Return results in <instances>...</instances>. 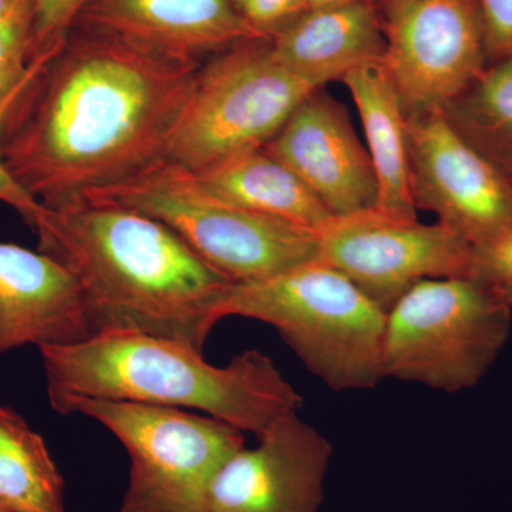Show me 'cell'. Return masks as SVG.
<instances>
[{
	"label": "cell",
	"instance_id": "ffe728a7",
	"mask_svg": "<svg viewBox=\"0 0 512 512\" xmlns=\"http://www.w3.org/2000/svg\"><path fill=\"white\" fill-rule=\"evenodd\" d=\"M441 110L467 144L512 180V55L485 64Z\"/></svg>",
	"mask_w": 512,
	"mask_h": 512
},
{
	"label": "cell",
	"instance_id": "9c48e42d",
	"mask_svg": "<svg viewBox=\"0 0 512 512\" xmlns=\"http://www.w3.org/2000/svg\"><path fill=\"white\" fill-rule=\"evenodd\" d=\"M383 72L406 116L443 109L488 63L478 0H376Z\"/></svg>",
	"mask_w": 512,
	"mask_h": 512
},
{
	"label": "cell",
	"instance_id": "e0dca14e",
	"mask_svg": "<svg viewBox=\"0 0 512 512\" xmlns=\"http://www.w3.org/2000/svg\"><path fill=\"white\" fill-rule=\"evenodd\" d=\"M365 128L377 178L375 208L394 217L416 220L410 181L407 117L402 101L380 64L363 66L343 77Z\"/></svg>",
	"mask_w": 512,
	"mask_h": 512
},
{
	"label": "cell",
	"instance_id": "d6986e66",
	"mask_svg": "<svg viewBox=\"0 0 512 512\" xmlns=\"http://www.w3.org/2000/svg\"><path fill=\"white\" fill-rule=\"evenodd\" d=\"M0 507L5 512H66L63 477L45 440L15 410L2 406Z\"/></svg>",
	"mask_w": 512,
	"mask_h": 512
},
{
	"label": "cell",
	"instance_id": "484cf974",
	"mask_svg": "<svg viewBox=\"0 0 512 512\" xmlns=\"http://www.w3.org/2000/svg\"><path fill=\"white\" fill-rule=\"evenodd\" d=\"M483 15L488 62L512 55V0H478Z\"/></svg>",
	"mask_w": 512,
	"mask_h": 512
},
{
	"label": "cell",
	"instance_id": "4fadbf2b",
	"mask_svg": "<svg viewBox=\"0 0 512 512\" xmlns=\"http://www.w3.org/2000/svg\"><path fill=\"white\" fill-rule=\"evenodd\" d=\"M291 168L332 215L369 210L377 202V178L348 111L322 87L296 107L264 147Z\"/></svg>",
	"mask_w": 512,
	"mask_h": 512
},
{
	"label": "cell",
	"instance_id": "7a4b0ae2",
	"mask_svg": "<svg viewBox=\"0 0 512 512\" xmlns=\"http://www.w3.org/2000/svg\"><path fill=\"white\" fill-rule=\"evenodd\" d=\"M32 228L39 251L76 278L90 333H143L204 352L228 278L141 212L114 205L47 208Z\"/></svg>",
	"mask_w": 512,
	"mask_h": 512
},
{
	"label": "cell",
	"instance_id": "5bb4252c",
	"mask_svg": "<svg viewBox=\"0 0 512 512\" xmlns=\"http://www.w3.org/2000/svg\"><path fill=\"white\" fill-rule=\"evenodd\" d=\"M90 336L76 278L45 252L0 242V356Z\"/></svg>",
	"mask_w": 512,
	"mask_h": 512
},
{
	"label": "cell",
	"instance_id": "83f0119b",
	"mask_svg": "<svg viewBox=\"0 0 512 512\" xmlns=\"http://www.w3.org/2000/svg\"><path fill=\"white\" fill-rule=\"evenodd\" d=\"M376 2V0H309V9L325 8V6L346 5V3Z\"/></svg>",
	"mask_w": 512,
	"mask_h": 512
},
{
	"label": "cell",
	"instance_id": "cb8c5ba5",
	"mask_svg": "<svg viewBox=\"0 0 512 512\" xmlns=\"http://www.w3.org/2000/svg\"><path fill=\"white\" fill-rule=\"evenodd\" d=\"M468 276L495 292L512 282V228L493 241L473 248Z\"/></svg>",
	"mask_w": 512,
	"mask_h": 512
},
{
	"label": "cell",
	"instance_id": "6da1fadb",
	"mask_svg": "<svg viewBox=\"0 0 512 512\" xmlns=\"http://www.w3.org/2000/svg\"><path fill=\"white\" fill-rule=\"evenodd\" d=\"M201 64L77 20L33 60L3 123V163L47 208L123 183L167 160Z\"/></svg>",
	"mask_w": 512,
	"mask_h": 512
},
{
	"label": "cell",
	"instance_id": "9a60e30c",
	"mask_svg": "<svg viewBox=\"0 0 512 512\" xmlns=\"http://www.w3.org/2000/svg\"><path fill=\"white\" fill-rule=\"evenodd\" d=\"M79 20L154 52L201 63L238 43L268 40L229 0H94Z\"/></svg>",
	"mask_w": 512,
	"mask_h": 512
},
{
	"label": "cell",
	"instance_id": "ba28073f",
	"mask_svg": "<svg viewBox=\"0 0 512 512\" xmlns=\"http://www.w3.org/2000/svg\"><path fill=\"white\" fill-rule=\"evenodd\" d=\"M318 87L276 59L269 40H248L201 64L168 163L200 173L272 140Z\"/></svg>",
	"mask_w": 512,
	"mask_h": 512
},
{
	"label": "cell",
	"instance_id": "277c9868",
	"mask_svg": "<svg viewBox=\"0 0 512 512\" xmlns=\"http://www.w3.org/2000/svg\"><path fill=\"white\" fill-rule=\"evenodd\" d=\"M218 316L274 326L306 369L336 392L373 389L384 379L386 311L319 259L261 281L232 282Z\"/></svg>",
	"mask_w": 512,
	"mask_h": 512
},
{
	"label": "cell",
	"instance_id": "2e32d148",
	"mask_svg": "<svg viewBox=\"0 0 512 512\" xmlns=\"http://www.w3.org/2000/svg\"><path fill=\"white\" fill-rule=\"evenodd\" d=\"M269 42L286 69L318 89L359 67L382 64L386 50L376 2L306 10Z\"/></svg>",
	"mask_w": 512,
	"mask_h": 512
},
{
	"label": "cell",
	"instance_id": "5b68a950",
	"mask_svg": "<svg viewBox=\"0 0 512 512\" xmlns=\"http://www.w3.org/2000/svg\"><path fill=\"white\" fill-rule=\"evenodd\" d=\"M114 205L156 218L234 284L261 281L318 259L315 229L212 197L191 171L163 161L79 204Z\"/></svg>",
	"mask_w": 512,
	"mask_h": 512
},
{
	"label": "cell",
	"instance_id": "7402d4cb",
	"mask_svg": "<svg viewBox=\"0 0 512 512\" xmlns=\"http://www.w3.org/2000/svg\"><path fill=\"white\" fill-rule=\"evenodd\" d=\"M94 0H33V60L53 55Z\"/></svg>",
	"mask_w": 512,
	"mask_h": 512
},
{
	"label": "cell",
	"instance_id": "44dd1931",
	"mask_svg": "<svg viewBox=\"0 0 512 512\" xmlns=\"http://www.w3.org/2000/svg\"><path fill=\"white\" fill-rule=\"evenodd\" d=\"M33 6L0 20V101L28 76L33 62Z\"/></svg>",
	"mask_w": 512,
	"mask_h": 512
},
{
	"label": "cell",
	"instance_id": "7c38bea8",
	"mask_svg": "<svg viewBox=\"0 0 512 512\" xmlns=\"http://www.w3.org/2000/svg\"><path fill=\"white\" fill-rule=\"evenodd\" d=\"M225 461L207 512H319L333 447L315 427L288 414Z\"/></svg>",
	"mask_w": 512,
	"mask_h": 512
},
{
	"label": "cell",
	"instance_id": "ac0fdd59",
	"mask_svg": "<svg viewBox=\"0 0 512 512\" xmlns=\"http://www.w3.org/2000/svg\"><path fill=\"white\" fill-rule=\"evenodd\" d=\"M192 174L212 197L244 210L311 229L332 217L315 192L264 148L245 151Z\"/></svg>",
	"mask_w": 512,
	"mask_h": 512
},
{
	"label": "cell",
	"instance_id": "8fae6325",
	"mask_svg": "<svg viewBox=\"0 0 512 512\" xmlns=\"http://www.w3.org/2000/svg\"><path fill=\"white\" fill-rule=\"evenodd\" d=\"M406 117L416 208L434 212L473 248L512 228L511 178L467 144L443 110Z\"/></svg>",
	"mask_w": 512,
	"mask_h": 512
},
{
	"label": "cell",
	"instance_id": "4316f807",
	"mask_svg": "<svg viewBox=\"0 0 512 512\" xmlns=\"http://www.w3.org/2000/svg\"><path fill=\"white\" fill-rule=\"evenodd\" d=\"M29 6H33V0H0V20L9 18Z\"/></svg>",
	"mask_w": 512,
	"mask_h": 512
},
{
	"label": "cell",
	"instance_id": "603a6c76",
	"mask_svg": "<svg viewBox=\"0 0 512 512\" xmlns=\"http://www.w3.org/2000/svg\"><path fill=\"white\" fill-rule=\"evenodd\" d=\"M229 2L245 23L268 40L309 10V0H229Z\"/></svg>",
	"mask_w": 512,
	"mask_h": 512
},
{
	"label": "cell",
	"instance_id": "3957f363",
	"mask_svg": "<svg viewBox=\"0 0 512 512\" xmlns=\"http://www.w3.org/2000/svg\"><path fill=\"white\" fill-rule=\"evenodd\" d=\"M39 350L50 406L63 416L76 400H114L200 410L258 437L303 404L274 360L259 350L220 367L184 343L128 332Z\"/></svg>",
	"mask_w": 512,
	"mask_h": 512
},
{
	"label": "cell",
	"instance_id": "f1b7e54d",
	"mask_svg": "<svg viewBox=\"0 0 512 512\" xmlns=\"http://www.w3.org/2000/svg\"><path fill=\"white\" fill-rule=\"evenodd\" d=\"M498 293H500L501 298H503L505 302L510 303L512 306V282L505 285L504 288H501Z\"/></svg>",
	"mask_w": 512,
	"mask_h": 512
},
{
	"label": "cell",
	"instance_id": "8992f818",
	"mask_svg": "<svg viewBox=\"0 0 512 512\" xmlns=\"http://www.w3.org/2000/svg\"><path fill=\"white\" fill-rule=\"evenodd\" d=\"M512 306L470 276L423 279L386 312L383 377L457 393L481 382L511 335Z\"/></svg>",
	"mask_w": 512,
	"mask_h": 512
},
{
	"label": "cell",
	"instance_id": "f546056e",
	"mask_svg": "<svg viewBox=\"0 0 512 512\" xmlns=\"http://www.w3.org/2000/svg\"><path fill=\"white\" fill-rule=\"evenodd\" d=\"M0 512H5V511H3V508H2V507H0Z\"/></svg>",
	"mask_w": 512,
	"mask_h": 512
},
{
	"label": "cell",
	"instance_id": "30bf717a",
	"mask_svg": "<svg viewBox=\"0 0 512 512\" xmlns=\"http://www.w3.org/2000/svg\"><path fill=\"white\" fill-rule=\"evenodd\" d=\"M318 259L348 276L384 311L423 279L470 274L473 247L437 222L377 210L332 215L315 229Z\"/></svg>",
	"mask_w": 512,
	"mask_h": 512
},
{
	"label": "cell",
	"instance_id": "52a82bcc",
	"mask_svg": "<svg viewBox=\"0 0 512 512\" xmlns=\"http://www.w3.org/2000/svg\"><path fill=\"white\" fill-rule=\"evenodd\" d=\"M103 424L126 448L130 483L117 512H207L212 481L245 447L225 421L175 407L80 399L67 414Z\"/></svg>",
	"mask_w": 512,
	"mask_h": 512
},
{
	"label": "cell",
	"instance_id": "d4e9b609",
	"mask_svg": "<svg viewBox=\"0 0 512 512\" xmlns=\"http://www.w3.org/2000/svg\"><path fill=\"white\" fill-rule=\"evenodd\" d=\"M32 67L33 62L30 64L28 76L19 84L18 89L13 90L5 100L0 101V136H2V128L3 123H5L6 114H8L13 101L18 97L20 90H22L25 83L28 82L30 73H32ZM0 201L5 202L9 207L15 208L30 227H32L33 222H35L37 215L43 210V205L40 204L35 197H32L28 191L23 190V188L16 183L15 178L10 175L8 168H6L5 163H3L2 150H0Z\"/></svg>",
	"mask_w": 512,
	"mask_h": 512
}]
</instances>
